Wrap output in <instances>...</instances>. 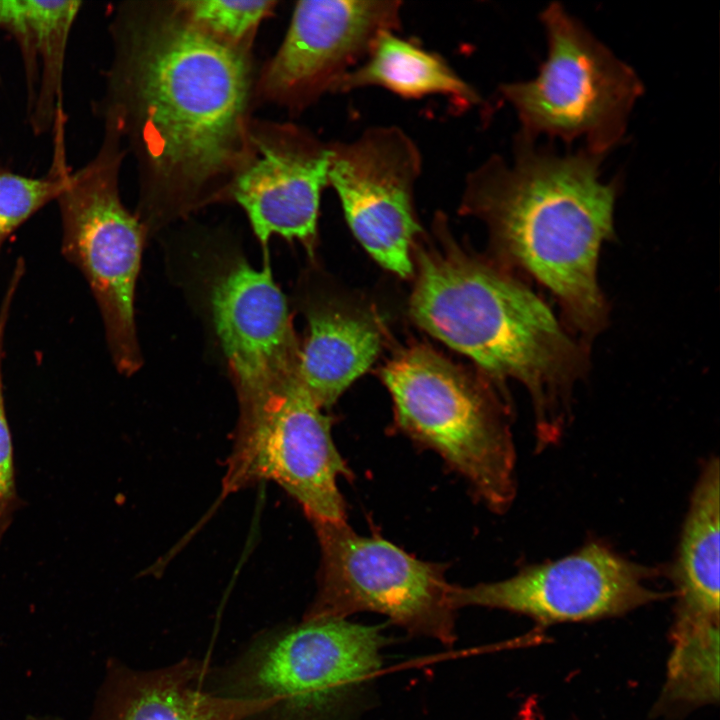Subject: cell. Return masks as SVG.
Segmentation results:
<instances>
[{
    "instance_id": "7",
    "label": "cell",
    "mask_w": 720,
    "mask_h": 720,
    "mask_svg": "<svg viewBox=\"0 0 720 720\" xmlns=\"http://www.w3.org/2000/svg\"><path fill=\"white\" fill-rule=\"evenodd\" d=\"M121 142L115 125L104 122L97 153L71 171L56 202L62 254L86 279L103 320L112 361L120 373L130 376L142 363L134 300L145 230L120 198Z\"/></svg>"
},
{
    "instance_id": "3",
    "label": "cell",
    "mask_w": 720,
    "mask_h": 720,
    "mask_svg": "<svg viewBox=\"0 0 720 720\" xmlns=\"http://www.w3.org/2000/svg\"><path fill=\"white\" fill-rule=\"evenodd\" d=\"M418 259L409 305L416 323L495 378L521 382L533 402L536 448L558 442L572 388L586 370L584 343L507 273L450 247Z\"/></svg>"
},
{
    "instance_id": "10",
    "label": "cell",
    "mask_w": 720,
    "mask_h": 720,
    "mask_svg": "<svg viewBox=\"0 0 720 720\" xmlns=\"http://www.w3.org/2000/svg\"><path fill=\"white\" fill-rule=\"evenodd\" d=\"M658 570L633 561L600 540L561 558L531 564L495 582L454 585L456 609H503L542 625L623 615L668 596L649 583Z\"/></svg>"
},
{
    "instance_id": "5",
    "label": "cell",
    "mask_w": 720,
    "mask_h": 720,
    "mask_svg": "<svg viewBox=\"0 0 720 720\" xmlns=\"http://www.w3.org/2000/svg\"><path fill=\"white\" fill-rule=\"evenodd\" d=\"M396 428L436 452L488 509L505 513L517 491L507 409L488 388L432 349L416 345L382 369Z\"/></svg>"
},
{
    "instance_id": "20",
    "label": "cell",
    "mask_w": 720,
    "mask_h": 720,
    "mask_svg": "<svg viewBox=\"0 0 720 720\" xmlns=\"http://www.w3.org/2000/svg\"><path fill=\"white\" fill-rule=\"evenodd\" d=\"M665 695L688 704L719 695V622L675 621Z\"/></svg>"
},
{
    "instance_id": "8",
    "label": "cell",
    "mask_w": 720,
    "mask_h": 720,
    "mask_svg": "<svg viewBox=\"0 0 720 720\" xmlns=\"http://www.w3.org/2000/svg\"><path fill=\"white\" fill-rule=\"evenodd\" d=\"M312 523L320 567L303 619L376 612L412 635L455 642L454 585L442 564L418 559L380 536L360 535L346 520Z\"/></svg>"
},
{
    "instance_id": "16",
    "label": "cell",
    "mask_w": 720,
    "mask_h": 720,
    "mask_svg": "<svg viewBox=\"0 0 720 720\" xmlns=\"http://www.w3.org/2000/svg\"><path fill=\"white\" fill-rule=\"evenodd\" d=\"M81 1L0 0V30L16 42L25 74L27 117L35 134L52 130L63 109L65 58Z\"/></svg>"
},
{
    "instance_id": "14",
    "label": "cell",
    "mask_w": 720,
    "mask_h": 720,
    "mask_svg": "<svg viewBox=\"0 0 720 720\" xmlns=\"http://www.w3.org/2000/svg\"><path fill=\"white\" fill-rule=\"evenodd\" d=\"M280 141L249 134L248 153L235 172L231 195L263 247L273 235L311 248L321 192L328 185L330 145L298 129Z\"/></svg>"
},
{
    "instance_id": "2",
    "label": "cell",
    "mask_w": 720,
    "mask_h": 720,
    "mask_svg": "<svg viewBox=\"0 0 720 720\" xmlns=\"http://www.w3.org/2000/svg\"><path fill=\"white\" fill-rule=\"evenodd\" d=\"M606 155L559 154L517 134L513 160L493 154L464 180L462 209L483 219L496 244L547 288L582 336L606 324L598 283L603 243L614 236L621 183L601 180Z\"/></svg>"
},
{
    "instance_id": "17",
    "label": "cell",
    "mask_w": 720,
    "mask_h": 720,
    "mask_svg": "<svg viewBox=\"0 0 720 720\" xmlns=\"http://www.w3.org/2000/svg\"><path fill=\"white\" fill-rule=\"evenodd\" d=\"M719 467L717 456L703 463L668 568L676 620L719 621Z\"/></svg>"
},
{
    "instance_id": "24",
    "label": "cell",
    "mask_w": 720,
    "mask_h": 720,
    "mask_svg": "<svg viewBox=\"0 0 720 720\" xmlns=\"http://www.w3.org/2000/svg\"><path fill=\"white\" fill-rule=\"evenodd\" d=\"M33 720H47V719H33Z\"/></svg>"
},
{
    "instance_id": "13",
    "label": "cell",
    "mask_w": 720,
    "mask_h": 720,
    "mask_svg": "<svg viewBox=\"0 0 720 720\" xmlns=\"http://www.w3.org/2000/svg\"><path fill=\"white\" fill-rule=\"evenodd\" d=\"M401 1L297 2L278 52L261 79L266 96L303 108L361 64L377 38L401 27Z\"/></svg>"
},
{
    "instance_id": "19",
    "label": "cell",
    "mask_w": 720,
    "mask_h": 720,
    "mask_svg": "<svg viewBox=\"0 0 720 720\" xmlns=\"http://www.w3.org/2000/svg\"><path fill=\"white\" fill-rule=\"evenodd\" d=\"M372 86L406 99L442 95L461 109L478 106L482 102L478 92L441 56L392 31L384 32L377 38L365 60L339 80L333 93H347Z\"/></svg>"
},
{
    "instance_id": "9",
    "label": "cell",
    "mask_w": 720,
    "mask_h": 720,
    "mask_svg": "<svg viewBox=\"0 0 720 720\" xmlns=\"http://www.w3.org/2000/svg\"><path fill=\"white\" fill-rule=\"evenodd\" d=\"M223 489L261 480L281 486L312 522L346 520L340 477L352 472L338 452L331 421L299 380L239 405Z\"/></svg>"
},
{
    "instance_id": "23",
    "label": "cell",
    "mask_w": 720,
    "mask_h": 720,
    "mask_svg": "<svg viewBox=\"0 0 720 720\" xmlns=\"http://www.w3.org/2000/svg\"><path fill=\"white\" fill-rule=\"evenodd\" d=\"M22 277L21 271L12 272L0 307V517L7 511L15 495L12 443L3 397L2 362L4 335L10 308Z\"/></svg>"
},
{
    "instance_id": "4",
    "label": "cell",
    "mask_w": 720,
    "mask_h": 720,
    "mask_svg": "<svg viewBox=\"0 0 720 720\" xmlns=\"http://www.w3.org/2000/svg\"><path fill=\"white\" fill-rule=\"evenodd\" d=\"M386 638L347 619H302L255 634L230 660L209 665L207 692L271 701L246 720H337L381 666Z\"/></svg>"
},
{
    "instance_id": "21",
    "label": "cell",
    "mask_w": 720,
    "mask_h": 720,
    "mask_svg": "<svg viewBox=\"0 0 720 720\" xmlns=\"http://www.w3.org/2000/svg\"><path fill=\"white\" fill-rule=\"evenodd\" d=\"M65 120L59 117L53 125V158L46 174L31 177L0 165V252L5 241L44 206L56 201L66 185L71 170L66 158Z\"/></svg>"
},
{
    "instance_id": "12",
    "label": "cell",
    "mask_w": 720,
    "mask_h": 720,
    "mask_svg": "<svg viewBox=\"0 0 720 720\" xmlns=\"http://www.w3.org/2000/svg\"><path fill=\"white\" fill-rule=\"evenodd\" d=\"M263 264L254 269L241 255H230L209 284L212 319L239 404L299 380V345L267 253Z\"/></svg>"
},
{
    "instance_id": "11",
    "label": "cell",
    "mask_w": 720,
    "mask_h": 720,
    "mask_svg": "<svg viewBox=\"0 0 720 720\" xmlns=\"http://www.w3.org/2000/svg\"><path fill=\"white\" fill-rule=\"evenodd\" d=\"M329 145L328 185L354 236L384 268L411 275L410 248L421 230L413 204L422 171L417 144L402 128L381 125Z\"/></svg>"
},
{
    "instance_id": "18",
    "label": "cell",
    "mask_w": 720,
    "mask_h": 720,
    "mask_svg": "<svg viewBox=\"0 0 720 720\" xmlns=\"http://www.w3.org/2000/svg\"><path fill=\"white\" fill-rule=\"evenodd\" d=\"M308 334L299 346L297 373L320 407L331 406L374 362L380 335L368 319L330 306L311 307Z\"/></svg>"
},
{
    "instance_id": "1",
    "label": "cell",
    "mask_w": 720,
    "mask_h": 720,
    "mask_svg": "<svg viewBox=\"0 0 720 720\" xmlns=\"http://www.w3.org/2000/svg\"><path fill=\"white\" fill-rule=\"evenodd\" d=\"M114 56L94 112L134 148L157 194L179 207L243 162L250 70L239 46L136 4L111 23Z\"/></svg>"
},
{
    "instance_id": "15",
    "label": "cell",
    "mask_w": 720,
    "mask_h": 720,
    "mask_svg": "<svg viewBox=\"0 0 720 720\" xmlns=\"http://www.w3.org/2000/svg\"><path fill=\"white\" fill-rule=\"evenodd\" d=\"M209 665L207 660L185 657L141 670L112 659L92 720H246L272 704L207 692L202 685Z\"/></svg>"
},
{
    "instance_id": "6",
    "label": "cell",
    "mask_w": 720,
    "mask_h": 720,
    "mask_svg": "<svg viewBox=\"0 0 720 720\" xmlns=\"http://www.w3.org/2000/svg\"><path fill=\"white\" fill-rule=\"evenodd\" d=\"M548 52L536 77L503 83L502 98L515 110L518 134L544 135L607 155L626 131L644 86L631 66L617 58L558 2L540 14Z\"/></svg>"
},
{
    "instance_id": "22",
    "label": "cell",
    "mask_w": 720,
    "mask_h": 720,
    "mask_svg": "<svg viewBox=\"0 0 720 720\" xmlns=\"http://www.w3.org/2000/svg\"><path fill=\"white\" fill-rule=\"evenodd\" d=\"M174 5L194 25L235 46L272 11L274 1H179Z\"/></svg>"
}]
</instances>
